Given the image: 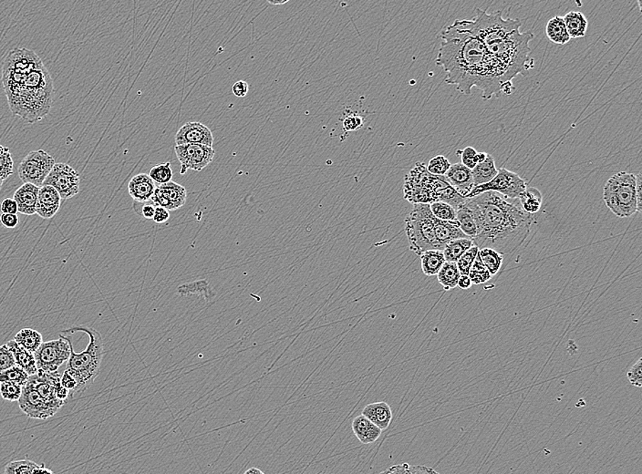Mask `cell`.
Instances as JSON below:
<instances>
[{
	"label": "cell",
	"instance_id": "6da1fadb",
	"mask_svg": "<svg viewBox=\"0 0 642 474\" xmlns=\"http://www.w3.org/2000/svg\"><path fill=\"white\" fill-rule=\"evenodd\" d=\"M441 40L436 65L446 73L447 84L455 85L462 94L471 95L475 87L488 101L502 94L504 83L512 82L483 43L469 30L465 19L443 28Z\"/></svg>",
	"mask_w": 642,
	"mask_h": 474
},
{
	"label": "cell",
	"instance_id": "7a4b0ae2",
	"mask_svg": "<svg viewBox=\"0 0 642 474\" xmlns=\"http://www.w3.org/2000/svg\"><path fill=\"white\" fill-rule=\"evenodd\" d=\"M477 226L472 243L479 249L491 248L501 255L510 254L522 245L531 231L534 216L523 210L519 199H509L494 192L468 198Z\"/></svg>",
	"mask_w": 642,
	"mask_h": 474
},
{
	"label": "cell",
	"instance_id": "3957f363",
	"mask_svg": "<svg viewBox=\"0 0 642 474\" xmlns=\"http://www.w3.org/2000/svg\"><path fill=\"white\" fill-rule=\"evenodd\" d=\"M475 17L466 24L472 34L483 43L488 53L506 73L507 79L519 75L526 76L533 68L529 43L534 38L532 32H521L519 19L504 18L502 11L487 13L475 9Z\"/></svg>",
	"mask_w": 642,
	"mask_h": 474
},
{
	"label": "cell",
	"instance_id": "277c9868",
	"mask_svg": "<svg viewBox=\"0 0 642 474\" xmlns=\"http://www.w3.org/2000/svg\"><path fill=\"white\" fill-rule=\"evenodd\" d=\"M404 194L405 200L413 204L445 202L455 210L466 199L447 182L445 176L430 174L424 162H417L405 176Z\"/></svg>",
	"mask_w": 642,
	"mask_h": 474
},
{
	"label": "cell",
	"instance_id": "5b68a950",
	"mask_svg": "<svg viewBox=\"0 0 642 474\" xmlns=\"http://www.w3.org/2000/svg\"><path fill=\"white\" fill-rule=\"evenodd\" d=\"M72 333L82 332L88 335L89 341L84 351L76 353L72 338L67 331L60 332V338H65L70 346V357L67 371L78 383L79 393L84 392L94 382L100 374L102 358L104 355V338L101 333L89 326H79L70 329Z\"/></svg>",
	"mask_w": 642,
	"mask_h": 474
},
{
	"label": "cell",
	"instance_id": "8992f818",
	"mask_svg": "<svg viewBox=\"0 0 642 474\" xmlns=\"http://www.w3.org/2000/svg\"><path fill=\"white\" fill-rule=\"evenodd\" d=\"M436 217L431 212L430 204H414L413 210L404 220L411 251L417 255L428 250H440L442 246L437 242L436 236Z\"/></svg>",
	"mask_w": 642,
	"mask_h": 474
},
{
	"label": "cell",
	"instance_id": "52a82bcc",
	"mask_svg": "<svg viewBox=\"0 0 642 474\" xmlns=\"http://www.w3.org/2000/svg\"><path fill=\"white\" fill-rule=\"evenodd\" d=\"M603 200L619 219H627L637 212L636 175L619 172L606 182Z\"/></svg>",
	"mask_w": 642,
	"mask_h": 474
},
{
	"label": "cell",
	"instance_id": "ba28073f",
	"mask_svg": "<svg viewBox=\"0 0 642 474\" xmlns=\"http://www.w3.org/2000/svg\"><path fill=\"white\" fill-rule=\"evenodd\" d=\"M528 185L516 172L509 171L506 168L498 170L496 177L487 182V184L475 187L472 190L467 194L466 199L477 197L479 194L487 193V192H494V193L503 195V197L509 198V199H519L524 192L526 191Z\"/></svg>",
	"mask_w": 642,
	"mask_h": 474
},
{
	"label": "cell",
	"instance_id": "9c48e42d",
	"mask_svg": "<svg viewBox=\"0 0 642 474\" xmlns=\"http://www.w3.org/2000/svg\"><path fill=\"white\" fill-rule=\"evenodd\" d=\"M55 163V159L45 150H32L19 163V178L24 184L41 187Z\"/></svg>",
	"mask_w": 642,
	"mask_h": 474
},
{
	"label": "cell",
	"instance_id": "30bf717a",
	"mask_svg": "<svg viewBox=\"0 0 642 474\" xmlns=\"http://www.w3.org/2000/svg\"><path fill=\"white\" fill-rule=\"evenodd\" d=\"M38 370L55 373L70 357V346L65 338L43 342L34 352Z\"/></svg>",
	"mask_w": 642,
	"mask_h": 474
},
{
	"label": "cell",
	"instance_id": "8fae6325",
	"mask_svg": "<svg viewBox=\"0 0 642 474\" xmlns=\"http://www.w3.org/2000/svg\"><path fill=\"white\" fill-rule=\"evenodd\" d=\"M43 185H50L55 188L62 200H67L79 194L81 178L78 172L72 166L59 162L53 166Z\"/></svg>",
	"mask_w": 642,
	"mask_h": 474
},
{
	"label": "cell",
	"instance_id": "7c38bea8",
	"mask_svg": "<svg viewBox=\"0 0 642 474\" xmlns=\"http://www.w3.org/2000/svg\"><path fill=\"white\" fill-rule=\"evenodd\" d=\"M175 153L181 165L180 174H187L188 170L201 172L213 162L216 150L213 147L200 144H184L175 147Z\"/></svg>",
	"mask_w": 642,
	"mask_h": 474
},
{
	"label": "cell",
	"instance_id": "4fadbf2b",
	"mask_svg": "<svg viewBox=\"0 0 642 474\" xmlns=\"http://www.w3.org/2000/svg\"><path fill=\"white\" fill-rule=\"evenodd\" d=\"M18 406L21 411L31 419H46L52 417L57 413L30 382L22 387Z\"/></svg>",
	"mask_w": 642,
	"mask_h": 474
},
{
	"label": "cell",
	"instance_id": "5bb4252c",
	"mask_svg": "<svg viewBox=\"0 0 642 474\" xmlns=\"http://www.w3.org/2000/svg\"><path fill=\"white\" fill-rule=\"evenodd\" d=\"M62 375L59 371L44 373L38 370L33 376H30L28 382L35 387L40 395L46 400L48 404L57 412L65 403L60 402L56 397V387L60 383Z\"/></svg>",
	"mask_w": 642,
	"mask_h": 474
},
{
	"label": "cell",
	"instance_id": "9a60e30c",
	"mask_svg": "<svg viewBox=\"0 0 642 474\" xmlns=\"http://www.w3.org/2000/svg\"><path fill=\"white\" fill-rule=\"evenodd\" d=\"M187 197V189L183 185L171 181L156 187L151 201L153 204H155V207H164L170 212L184 206Z\"/></svg>",
	"mask_w": 642,
	"mask_h": 474
},
{
	"label": "cell",
	"instance_id": "2e32d148",
	"mask_svg": "<svg viewBox=\"0 0 642 474\" xmlns=\"http://www.w3.org/2000/svg\"><path fill=\"white\" fill-rule=\"evenodd\" d=\"M175 143L177 145L200 144V145L212 147L214 144L212 131L206 125L197 123V121L187 123L177 131V136H175Z\"/></svg>",
	"mask_w": 642,
	"mask_h": 474
},
{
	"label": "cell",
	"instance_id": "e0dca14e",
	"mask_svg": "<svg viewBox=\"0 0 642 474\" xmlns=\"http://www.w3.org/2000/svg\"><path fill=\"white\" fill-rule=\"evenodd\" d=\"M62 198L55 188L43 185L38 195L36 214L43 219H51L59 212Z\"/></svg>",
	"mask_w": 642,
	"mask_h": 474
},
{
	"label": "cell",
	"instance_id": "ac0fdd59",
	"mask_svg": "<svg viewBox=\"0 0 642 474\" xmlns=\"http://www.w3.org/2000/svg\"><path fill=\"white\" fill-rule=\"evenodd\" d=\"M445 180L463 197H467L475 187L472 170L466 168L461 162L451 165L445 175Z\"/></svg>",
	"mask_w": 642,
	"mask_h": 474
},
{
	"label": "cell",
	"instance_id": "d6986e66",
	"mask_svg": "<svg viewBox=\"0 0 642 474\" xmlns=\"http://www.w3.org/2000/svg\"><path fill=\"white\" fill-rule=\"evenodd\" d=\"M155 182L150 177L149 175L140 174L131 179L128 184V191L131 197L136 203H148L151 201L155 192Z\"/></svg>",
	"mask_w": 642,
	"mask_h": 474
},
{
	"label": "cell",
	"instance_id": "ffe728a7",
	"mask_svg": "<svg viewBox=\"0 0 642 474\" xmlns=\"http://www.w3.org/2000/svg\"><path fill=\"white\" fill-rule=\"evenodd\" d=\"M40 187L32 184H23L15 192L13 199L18 204V212L26 216L36 214L38 191Z\"/></svg>",
	"mask_w": 642,
	"mask_h": 474
},
{
	"label": "cell",
	"instance_id": "44dd1931",
	"mask_svg": "<svg viewBox=\"0 0 642 474\" xmlns=\"http://www.w3.org/2000/svg\"><path fill=\"white\" fill-rule=\"evenodd\" d=\"M362 414L382 431L387 430L392 419L391 406L385 402L370 403L362 409Z\"/></svg>",
	"mask_w": 642,
	"mask_h": 474
},
{
	"label": "cell",
	"instance_id": "7402d4cb",
	"mask_svg": "<svg viewBox=\"0 0 642 474\" xmlns=\"http://www.w3.org/2000/svg\"><path fill=\"white\" fill-rule=\"evenodd\" d=\"M351 427L358 440L364 445L375 443L382 434L381 429L362 414L353 419Z\"/></svg>",
	"mask_w": 642,
	"mask_h": 474
},
{
	"label": "cell",
	"instance_id": "603a6c76",
	"mask_svg": "<svg viewBox=\"0 0 642 474\" xmlns=\"http://www.w3.org/2000/svg\"><path fill=\"white\" fill-rule=\"evenodd\" d=\"M436 236L437 242L445 248L447 243L453 241V240L468 238L464 233L461 231L458 221H441L436 220Z\"/></svg>",
	"mask_w": 642,
	"mask_h": 474
},
{
	"label": "cell",
	"instance_id": "cb8c5ba5",
	"mask_svg": "<svg viewBox=\"0 0 642 474\" xmlns=\"http://www.w3.org/2000/svg\"><path fill=\"white\" fill-rule=\"evenodd\" d=\"M6 344L12 352L13 356H14L16 365L23 368L26 373L30 375V376H33V375L38 373L34 353L25 350V348H22L21 346H19L14 339L9 341L8 343Z\"/></svg>",
	"mask_w": 642,
	"mask_h": 474
},
{
	"label": "cell",
	"instance_id": "d4e9b609",
	"mask_svg": "<svg viewBox=\"0 0 642 474\" xmlns=\"http://www.w3.org/2000/svg\"><path fill=\"white\" fill-rule=\"evenodd\" d=\"M419 256L421 270L427 277L437 275L446 262L443 251L440 250H428Z\"/></svg>",
	"mask_w": 642,
	"mask_h": 474
},
{
	"label": "cell",
	"instance_id": "484cf974",
	"mask_svg": "<svg viewBox=\"0 0 642 474\" xmlns=\"http://www.w3.org/2000/svg\"><path fill=\"white\" fill-rule=\"evenodd\" d=\"M498 170L496 166V161L493 156L487 153V159L482 163H478L474 169L472 170V180H474L475 187L487 184V182L493 180L497 175Z\"/></svg>",
	"mask_w": 642,
	"mask_h": 474
},
{
	"label": "cell",
	"instance_id": "4316f807",
	"mask_svg": "<svg viewBox=\"0 0 642 474\" xmlns=\"http://www.w3.org/2000/svg\"><path fill=\"white\" fill-rule=\"evenodd\" d=\"M568 35L570 38H580L586 36L589 22L585 15L581 12L571 11L563 17Z\"/></svg>",
	"mask_w": 642,
	"mask_h": 474
},
{
	"label": "cell",
	"instance_id": "83f0119b",
	"mask_svg": "<svg viewBox=\"0 0 642 474\" xmlns=\"http://www.w3.org/2000/svg\"><path fill=\"white\" fill-rule=\"evenodd\" d=\"M546 34H547L548 40L555 44L566 45L571 40L563 18L560 16H557L548 22Z\"/></svg>",
	"mask_w": 642,
	"mask_h": 474
},
{
	"label": "cell",
	"instance_id": "f1b7e54d",
	"mask_svg": "<svg viewBox=\"0 0 642 474\" xmlns=\"http://www.w3.org/2000/svg\"><path fill=\"white\" fill-rule=\"evenodd\" d=\"M466 200V199H465ZM456 221L459 223L460 229L469 239L474 240L477 236V226L474 216L467 206L462 204L456 209Z\"/></svg>",
	"mask_w": 642,
	"mask_h": 474
},
{
	"label": "cell",
	"instance_id": "f546056e",
	"mask_svg": "<svg viewBox=\"0 0 642 474\" xmlns=\"http://www.w3.org/2000/svg\"><path fill=\"white\" fill-rule=\"evenodd\" d=\"M14 341L25 350L36 352L43 343V335L32 329H22L15 335Z\"/></svg>",
	"mask_w": 642,
	"mask_h": 474
},
{
	"label": "cell",
	"instance_id": "4dcf8cb0",
	"mask_svg": "<svg viewBox=\"0 0 642 474\" xmlns=\"http://www.w3.org/2000/svg\"><path fill=\"white\" fill-rule=\"evenodd\" d=\"M460 277L461 275H460L458 265L456 263L451 262H445L439 273L437 274V280L445 291L453 290L458 287Z\"/></svg>",
	"mask_w": 642,
	"mask_h": 474
},
{
	"label": "cell",
	"instance_id": "1f68e13d",
	"mask_svg": "<svg viewBox=\"0 0 642 474\" xmlns=\"http://www.w3.org/2000/svg\"><path fill=\"white\" fill-rule=\"evenodd\" d=\"M472 246H474V243H472V240L469 238L453 240V241L447 243L443 250L445 261L458 263L461 256Z\"/></svg>",
	"mask_w": 642,
	"mask_h": 474
},
{
	"label": "cell",
	"instance_id": "d6a6232c",
	"mask_svg": "<svg viewBox=\"0 0 642 474\" xmlns=\"http://www.w3.org/2000/svg\"><path fill=\"white\" fill-rule=\"evenodd\" d=\"M519 199L523 210L533 216L538 213L542 206V194L541 191L535 187H526Z\"/></svg>",
	"mask_w": 642,
	"mask_h": 474
},
{
	"label": "cell",
	"instance_id": "836d02e7",
	"mask_svg": "<svg viewBox=\"0 0 642 474\" xmlns=\"http://www.w3.org/2000/svg\"><path fill=\"white\" fill-rule=\"evenodd\" d=\"M177 292L178 294H182V296L201 294V296L206 297L207 300L212 299L213 297L216 296L215 291H213L209 281L206 280L182 285V286L177 288Z\"/></svg>",
	"mask_w": 642,
	"mask_h": 474
},
{
	"label": "cell",
	"instance_id": "e575fe53",
	"mask_svg": "<svg viewBox=\"0 0 642 474\" xmlns=\"http://www.w3.org/2000/svg\"><path fill=\"white\" fill-rule=\"evenodd\" d=\"M478 258L492 277L497 275L502 267L504 255L491 248L479 249Z\"/></svg>",
	"mask_w": 642,
	"mask_h": 474
},
{
	"label": "cell",
	"instance_id": "d590c367",
	"mask_svg": "<svg viewBox=\"0 0 642 474\" xmlns=\"http://www.w3.org/2000/svg\"><path fill=\"white\" fill-rule=\"evenodd\" d=\"M28 379H30V375L18 365L0 373V383L11 382L23 387L28 383Z\"/></svg>",
	"mask_w": 642,
	"mask_h": 474
},
{
	"label": "cell",
	"instance_id": "8d00e7d4",
	"mask_svg": "<svg viewBox=\"0 0 642 474\" xmlns=\"http://www.w3.org/2000/svg\"><path fill=\"white\" fill-rule=\"evenodd\" d=\"M468 277H470L472 285H475V286L487 283V282L491 280L492 277H493L489 272H488L487 269L485 268L483 263H482L480 258H478V255L477 258H475L474 264L472 265Z\"/></svg>",
	"mask_w": 642,
	"mask_h": 474
},
{
	"label": "cell",
	"instance_id": "74e56055",
	"mask_svg": "<svg viewBox=\"0 0 642 474\" xmlns=\"http://www.w3.org/2000/svg\"><path fill=\"white\" fill-rule=\"evenodd\" d=\"M172 165L170 162L162 163V165L153 166L149 172V176L155 182H157L159 185L167 184L172 179Z\"/></svg>",
	"mask_w": 642,
	"mask_h": 474
},
{
	"label": "cell",
	"instance_id": "f35d334b",
	"mask_svg": "<svg viewBox=\"0 0 642 474\" xmlns=\"http://www.w3.org/2000/svg\"><path fill=\"white\" fill-rule=\"evenodd\" d=\"M431 212L436 219L441 221H455L456 210L445 202H436L430 204Z\"/></svg>",
	"mask_w": 642,
	"mask_h": 474
},
{
	"label": "cell",
	"instance_id": "ab89813d",
	"mask_svg": "<svg viewBox=\"0 0 642 474\" xmlns=\"http://www.w3.org/2000/svg\"><path fill=\"white\" fill-rule=\"evenodd\" d=\"M38 465L30 460L13 461L6 464L4 474H34Z\"/></svg>",
	"mask_w": 642,
	"mask_h": 474
},
{
	"label": "cell",
	"instance_id": "60d3db41",
	"mask_svg": "<svg viewBox=\"0 0 642 474\" xmlns=\"http://www.w3.org/2000/svg\"><path fill=\"white\" fill-rule=\"evenodd\" d=\"M14 161H13L11 150L4 145L0 144V177L3 180L8 179L13 174Z\"/></svg>",
	"mask_w": 642,
	"mask_h": 474
},
{
	"label": "cell",
	"instance_id": "b9f144b4",
	"mask_svg": "<svg viewBox=\"0 0 642 474\" xmlns=\"http://www.w3.org/2000/svg\"><path fill=\"white\" fill-rule=\"evenodd\" d=\"M451 165L449 160L445 158V156L438 155L431 159V161L428 163L426 167L427 171L429 172L430 174L437 176H445L450 167H451Z\"/></svg>",
	"mask_w": 642,
	"mask_h": 474
},
{
	"label": "cell",
	"instance_id": "7bdbcfd3",
	"mask_svg": "<svg viewBox=\"0 0 642 474\" xmlns=\"http://www.w3.org/2000/svg\"><path fill=\"white\" fill-rule=\"evenodd\" d=\"M478 251L479 248H477V246H474L461 256V258H460L458 262L456 263V265H458V268L459 269L460 275H469V272H470L472 265V264H474L475 258H477V256L478 255Z\"/></svg>",
	"mask_w": 642,
	"mask_h": 474
},
{
	"label": "cell",
	"instance_id": "ee69618b",
	"mask_svg": "<svg viewBox=\"0 0 642 474\" xmlns=\"http://www.w3.org/2000/svg\"><path fill=\"white\" fill-rule=\"evenodd\" d=\"M22 393V386L11 382L0 383V396L8 402H18Z\"/></svg>",
	"mask_w": 642,
	"mask_h": 474
},
{
	"label": "cell",
	"instance_id": "f6af8a7d",
	"mask_svg": "<svg viewBox=\"0 0 642 474\" xmlns=\"http://www.w3.org/2000/svg\"><path fill=\"white\" fill-rule=\"evenodd\" d=\"M477 150L471 146L466 147L464 150H456L458 155L461 157L462 165L470 170L474 169L477 165Z\"/></svg>",
	"mask_w": 642,
	"mask_h": 474
},
{
	"label": "cell",
	"instance_id": "bcb514c9",
	"mask_svg": "<svg viewBox=\"0 0 642 474\" xmlns=\"http://www.w3.org/2000/svg\"><path fill=\"white\" fill-rule=\"evenodd\" d=\"M14 356L6 344L0 346V373L15 366Z\"/></svg>",
	"mask_w": 642,
	"mask_h": 474
},
{
	"label": "cell",
	"instance_id": "7dc6e473",
	"mask_svg": "<svg viewBox=\"0 0 642 474\" xmlns=\"http://www.w3.org/2000/svg\"><path fill=\"white\" fill-rule=\"evenodd\" d=\"M628 380L632 386L642 387V358H641L636 363L631 367L627 373Z\"/></svg>",
	"mask_w": 642,
	"mask_h": 474
},
{
	"label": "cell",
	"instance_id": "c3c4849f",
	"mask_svg": "<svg viewBox=\"0 0 642 474\" xmlns=\"http://www.w3.org/2000/svg\"><path fill=\"white\" fill-rule=\"evenodd\" d=\"M60 384H62V387L69 390L70 399H72L73 397L75 396V394L79 393L78 383H77L74 377H73L67 370L64 371V373L62 374Z\"/></svg>",
	"mask_w": 642,
	"mask_h": 474
},
{
	"label": "cell",
	"instance_id": "681fc988",
	"mask_svg": "<svg viewBox=\"0 0 642 474\" xmlns=\"http://www.w3.org/2000/svg\"><path fill=\"white\" fill-rule=\"evenodd\" d=\"M362 126V118L355 114L347 115L343 120V128L346 131H357Z\"/></svg>",
	"mask_w": 642,
	"mask_h": 474
},
{
	"label": "cell",
	"instance_id": "f907efd6",
	"mask_svg": "<svg viewBox=\"0 0 642 474\" xmlns=\"http://www.w3.org/2000/svg\"><path fill=\"white\" fill-rule=\"evenodd\" d=\"M0 211L2 214H17L18 213V204L13 198H6L0 204Z\"/></svg>",
	"mask_w": 642,
	"mask_h": 474
},
{
	"label": "cell",
	"instance_id": "816d5d0a",
	"mask_svg": "<svg viewBox=\"0 0 642 474\" xmlns=\"http://www.w3.org/2000/svg\"><path fill=\"white\" fill-rule=\"evenodd\" d=\"M0 223L6 227V228H15L19 223L18 214H0Z\"/></svg>",
	"mask_w": 642,
	"mask_h": 474
},
{
	"label": "cell",
	"instance_id": "f5cc1de1",
	"mask_svg": "<svg viewBox=\"0 0 642 474\" xmlns=\"http://www.w3.org/2000/svg\"><path fill=\"white\" fill-rule=\"evenodd\" d=\"M248 83L245 81L236 82L232 87L233 94H234L236 97L238 98L245 97V96H247V94H248Z\"/></svg>",
	"mask_w": 642,
	"mask_h": 474
},
{
	"label": "cell",
	"instance_id": "db71d44e",
	"mask_svg": "<svg viewBox=\"0 0 642 474\" xmlns=\"http://www.w3.org/2000/svg\"><path fill=\"white\" fill-rule=\"evenodd\" d=\"M170 219V212L164 207L156 206L153 220L156 224H165Z\"/></svg>",
	"mask_w": 642,
	"mask_h": 474
},
{
	"label": "cell",
	"instance_id": "11a10c76",
	"mask_svg": "<svg viewBox=\"0 0 642 474\" xmlns=\"http://www.w3.org/2000/svg\"><path fill=\"white\" fill-rule=\"evenodd\" d=\"M636 199H637V212L641 213L642 211V175L641 172H638L636 175Z\"/></svg>",
	"mask_w": 642,
	"mask_h": 474
},
{
	"label": "cell",
	"instance_id": "9f6ffc18",
	"mask_svg": "<svg viewBox=\"0 0 642 474\" xmlns=\"http://www.w3.org/2000/svg\"><path fill=\"white\" fill-rule=\"evenodd\" d=\"M408 473L409 474H440L439 473H437L436 470L429 468V467L421 465L413 466L410 465V464H409Z\"/></svg>",
	"mask_w": 642,
	"mask_h": 474
},
{
	"label": "cell",
	"instance_id": "6f0895ef",
	"mask_svg": "<svg viewBox=\"0 0 642 474\" xmlns=\"http://www.w3.org/2000/svg\"><path fill=\"white\" fill-rule=\"evenodd\" d=\"M408 468V463L398 464V465L389 467V469L380 474H409Z\"/></svg>",
	"mask_w": 642,
	"mask_h": 474
},
{
	"label": "cell",
	"instance_id": "680465c9",
	"mask_svg": "<svg viewBox=\"0 0 642 474\" xmlns=\"http://www.w3.org/2000/svg\"><path fill=\"white\" fill-rule=\"evenodd\" d=\"M140 214L147 220H153L155 213V206L151 203H143Z\"/></svg>",
	"mask_w": 642,
	"mask_h": 474
},
{
	"label": "cell",
	"instance_id": "91938a15",
	"mask_svg": "<svg viewBox=\"0 0 642 474\" xmlns=\"http://www.w3.org/2000/svg\"><path fill=\"white\" fill-rule=\"evenodd\" d=\"M56 397L60 402L67 403V399L70 398V392L60 383L56 387Z\"/></svg>",
	"mask_w": 642,
	"mask_h": 474
},
{
	"label": "cell",
	"instance_id": "94428289",
	"mask_svg": "<svg viewBox=\"0 0 642 474\" xmlns=\"http://www.w3.org/2000/svg\"><path fill=\"white\" fill-rule=\"evenodd\" d=\"M472 286V282L468 275H461L460 277L458 287L462 288V290H469Z\"/></svg>",
	"mask_w": 642,
	"mask_h": 474
},
{
	"label": "cell",
	"instance_id": "6125c7cd",
	"mask_svg": "<svg viewBox=\"0 0 642 474\" xmlns=\"http://www.w3.org/2000/svg\"><path fill=\"white\" fill-rule=\"evenodd\" d=\"M34 474H55V473L46 468L44 465H38L37 468L34 470Z\"/></svg>",
	"mask_w": 642,
	"mask_h": 474
},
{
	"label": "cell",
	"instance_id": "be15d7a7",
	"mask_svg": "<svg viewBox=\"0 0 642 474\" xmlns=\"http://www.w3.org/2000/svg\"><path fill=\"white\" fill-rule=\"evenodd\" d=\"M487 153H477V161L478 163H482L487 159Z\"/></svg>",
	"mask_w": 642,
	"mask_h": 474
},
{
	"label": "cell",
	"instance_id": "e7e4bbea",
	"mask_svg": "<svg viewBox=\"0 0 642 474\" xmlns=\"http://www.w3.org/2000/svg\"><path fill=\"white\" fill-rule=\"evenodd\" d=\"M244 474H265V473L262 472L260 469L257 468V467H252V468L248 469Z\"/></svg>",
	"mask_w": 642,
	"mask_h": 474
},
{
	"label": "cell",
	"instance_id": "03108f58",
	"mask_svg": "<svg viewBox=\"0 0 642 474\" xmlns=\"http://www.w3.org/2000/svg\"><path fill=\"white\" fill-rule=\"evenodd\" d=\"M267 2L271 5L277 6L286 4V3H287V0H285V1H271V0H268Z\"/></svg>",
	"mask_w": 642,
	"mask_h": 474
},
{
	"label": "cell",
	"instance_id": "003e7915",
	"mask_svg": "<svg viewBox=\"0 0 642 474\" xmlns=\"http://www.w3.org/2000/svg\"><path fill=\"white\" fill-rule=\"evenodd\" d=\"M3 182H4V180H3L1 177H0V191H1L3 187Z\"/></svg>",
	"mask_w": 642,
	"mask_h": 474
}]
</instances>
